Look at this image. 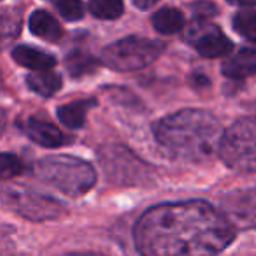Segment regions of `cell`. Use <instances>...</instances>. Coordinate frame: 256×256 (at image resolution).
I'll return each instance as SVG.
<instances>
[{"mask_svg":"<svg viewBox=\"0 0 256 256\" xmlns=\"http://www.w3.org/2000/svg\"><path fill=\"white\" fill-rule=\"evenodd\" d=\"M223 162L237 170H256V118H244L232 124L220 148Z\"/></svg>","mask_w":256,"mask_h":256,"instance_id":"5","label":"cell"},{"mask_svg":"<svg viewBox=\"0 0 256 256\" xmlns=\"http://www.w3.org/2000/svg\"><path fill=\"white\" fill-rule=\"evenodd\" d=\"M186 40L206 58H220L232 51V40L204 18H195L186 28Z\"/></svg>","mask_w":256,"mask_h":256,"instance_id":"7","label":"cell"},{"mask_svg":"<svg viewBox=\"0 0 256 256\" xmlns=\"http://www.w3.org/2000/svg\"><path fill=\"white\" fill-rule=\"evenodd\" d=\"M4 202L20 216L30 221H48L64 216L65 209L56 200L44 196L32 190H25L22 186H6Z\"/></svg>","mask_w":256,"mask_h":256,"instance_id":"6","label":"cell"},{"mask_svg":"<svg viewBox=\"0 0 256 256\" xmlns=\"http://www.w3.org/2000/svg\"><path fill=\"white\" fill-rule=\"evenodd\" d=\"M28 26L32 30L34 36L40 37V39L48 40V42H56L64 36V30H62L60 23L46 11H36L30 16Z\"/></svg>","mask_w":256,"mask_h":256,"instance_id":"12","label":"cell"},{"mask_svg":"<svg viewBox=\"0 0 256 256\" xmlns=\"http://www.w3.org/2000/svg\"><path fill=\"white\" fill-rule=\"evenodd\" d=\"M192 11L195 14V18H210V16L218 14V8L212 4V2H206V0H200L195 6H192Z\"/></svg>","mask_w":256,"mask_h":256,"instance_id":"21","label":"cell"},{"mask_svg":"<svg viewBox=\"0 0 256 256\" xmlns=\"http://www.w3.org/2000/svg\"><path fill=\"white\" fill-rule=\"evenodd\" d=\"M235 238V226L204 200L162 204L146 210L134 228V242L146 256L216 254Z\"/></svg>","mask_w":256,"mask_h":256,"instance_id":"1","label":"cell"},{"mask_svg":"<svg viewBox=\"0 0 256 256\" xmlns=\"http://www.w3.org/2000/svg\"><path fill=\"white\" fill-rule=\"evenodd\" d=\"M96 65H98V62L84 51H74L67 56V68L74 78L92 74V72H95Z\"/></svg>","mask_w":256,"mask_h":256,"instance_id":"17","label":"cell"},{"mask_svg":"<svg viewBox=\"0 0 256 256\" xmlns=\"http://www.w3.org/2000/svg\"><path fill=\"white\" fill-rule=\"evenodd\" d=\"M223 214L235 228L251 230L256 228V188L232 192L221 200Z\"/></svg>","mask_w":256,"mask_h":256,"instance_id":"8","label":"cell"},{"mask_svg":"<svg viewBox=\"0 0 256 256\" xmlns=\"http://www.w3.org/2000/svg\"><path fill=\"white\" fill-rule=\"evenodd\" d=\"M20 126L30 140L42 148H60L65 142V136L62 134V130H58L54 124L48 121L28 118L26 121L20 123Z\"/></svg>","mask_w":256,"mask_h":256,"instance_id":"9","label":"cell"},{"mask_svg":"<svg viewBox=\"0 0 256 256\" xmlns=\"http://www.w3.org/2000/svg\"><path fill=\"white\" fill-rule=\"evenodd\" d=\"M23 168L25 167H23L22 160H20L18 156L9 154V153L2 154V165H0V170H2V179H4V181H8V179L22 174Z\"/></svg>","mask_w":256,"mask_h":256,"instance_id":"20","label":"cell"},{"mask_svg":"<svg viewBox=\"0 0 256 256\" xmlns=\"http://www.w3.org/2000/svg\"><path fill=\"white\" fill-rule=\"evenodd\" d=\"M88 8L98 20H118L124 12L123 0H90Z\"/></svg>","mask_w":256,"mask_h":256,"instance_id":"16","label":"cell"},{"mask_svg":"<svg viewBox=\"0 0 256 256\" xmlns=\"http://www.w3.org/2000/svg\"><path fill=\"white\" fill-rule=\"evenodd\" d=\"M224 130L209 110L184 109L154 124V137L162 146L188 160H206L220 151Z\"/></svg>","mask_w":256,"mask_h":256,"instance_id":"2","label":"cell"},{"mask_svg":"<svg viewBox=\"0 0 256 256\" xmlns=\"http://www.w3.org/2000/svg\"><path fill=\"white\" fill-rule=\"evenodd\" d=\"M165 51V44L146 37H126L102 51V64L118 72H132L151 65Z\"/></svg>","mask_w":256,"mask_h":256,"instance_id":"4","label":"cell"},{"mask_svg":"<svg viewBox=\"0 0 256 256\" xmlns=\"http://www.w3.org/2000/svg\"><path fill=\"white\" fill-rule=\"evenodd\" d=\"M34 174L39 181L56 188L67 196H82L95 186V168L76 156H48L37 162Z\"/></svg>","mask_w":256,"mask_h":256,"instance_id":"3","label":"cell"},{"mask_svg":"<svg viewBox=\"0 0 256 256\" xmlns=\"http://www.w3.org/2000/svg\"><path fill=\"white\" fill-rule=\"evenodd\" d=\"M95 106H96L95 100H79V102L58 107L56 114L65 126L72 128V130H78V128H81L86 123V114Z\"/></svg>","mask_w":256,"mask_h":256,"instance_id":"13","label":"cell"},{"mask_svg":"<svg viewBox=\"0 0 256 256\" xmlns=\"http://www.w3.org/2000/svg\"><path fill=\"white\" fill-rule=\"evenodd\" d=\"M26 84L32 92H36L40 96H53L62 88L60 74H54L50 70H37V74H30L26 78Z\"/></svg>","mask_w":256,"mask_h":256,"instance_id":"15","label":"cell"},{"mask_svg":"<svg viewBox=\"0 0 256 256\" xmlns=\"http://www.w3.org/2000/svg\"><path fill=\"white\" fill-rule=\"evenodd\" d=\"M134 6L139 9H142V11H146V9H151L154 8V4H158L160 0H132Z\"/></svg>","mask_w":256,"mask_h":256,"instance_id":"22","label":"cell"},{"mask_svg":"<svg viewBox=\"0 0 256 256\" xmlns=\"http://www.w3.org/2000/svg\"><path fill=\"white\" fill-rule=\"evenodd\" d=\"M223 74L230 79H246L256 74V50L244 48L237 54L223 62Z\"/></svg>","mask_w":256,"mask_h":256,"instance_id":"10","label":"cell"},{"mask_svg":"<svg viewBox=\"0 0 256 256\" xmlns=\"http://www.w3.org/2000/svg\"><path fill=\"white\" fill-rule=\"evenodd\" d=\"M58 11L68 22H78L84 14V4L82 0H56Z\"/></svg>","mask_w":256,"mask_h":256,"instance_id":"19","label":"cell"},{"mask_svg":"<svg viewBox=\"0 0 256 256\" xmlns=\"http://www.w3.org/2000/svg\"><path fill=\"white\" fill-rule=\"evenodd\" d=\"M12 58L18 62L20 65L32 70H50L56 65V58L50 53H44L40 50L30 46H18L12 51Z\"/></svg>","mask_w":256,"mask_h":256,"instance_id":"11","label":"cell"},{"mask_svg":"<svg viewBox=\"0 0 256 256\" xmlns=\"http://www.w3.org/2000/svg\"><path fill=\"white\" fill-rule=\"evenodd\" d=\"M226 2H230V4L237 6V4H242V2H246V0H226Z\"/></svg>","mask_w":256,"mask_h":256,"instance_id":"23","label":"cell"},{"mask_svg":"<svg viewBox=\"0 0 256 256\" xmlns=\"http://www.w3.org/2000/svg\"><path fill=\"white\" fill-rule=\"evenodd\" d=\"M153 28L156 32L164 34V36H174V34L181 32L184 26V18L182 12L174 8H164L153 16Z\"/></svg>","mask_w":256,"mask_h":256,"instance_id":"14","label":"cell"},{"mask_svg":"<svg viewBox=\"0 0 256 256\" xmlns=\"http://www.w3.org/2000/svg\"><path fill=\"white\" fill-rule=\"evenodd\" d=\"M234 28L249 40H256V11L244 9L234 16Z\"/></svg>","mask_w":256,"mask_h":256,"instance_id":"18","label":"cell"}]
</instances>
